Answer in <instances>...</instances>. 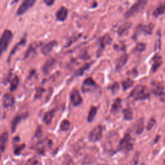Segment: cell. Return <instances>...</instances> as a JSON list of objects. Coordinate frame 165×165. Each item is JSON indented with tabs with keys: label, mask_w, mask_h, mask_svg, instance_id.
<instances>
[{
	"label": "cell",
	"mask_w": 165,
	"mask_h": 165,
	"mask_svg": "<svg viewBox=\"0 0 165 165\" xmlns=\"http://www.w3.org/2000/svg\"><path fill=\"white\" fill-rule=\"evenodd\" d=\"M128 55L126 53L123 54L121 57L117 60V62H116V65H115L116 70H121L124 66V65H125L127 61H128Z\"/></svg>",
	"instance_id": "cell-18"
},
{
	"label": "cell",
	"mask_w": 165,
	"mask_h": 165,
	"mask_svg": "<svg viewBox=\"0 0 165 165\" xmlns=\"http://www.w3.org/2000/svg\"><path fill=\"white\" fill-rule=\"evenodd\" d=\"M103 136V127L101 125L96 126L90 132L88 139L91 142H95L100 141Z\"/></svg>",
	"instance_id": "cell-9"
},
{
	"label": "cell",
	"mask_w": 165,
	"mask_h": 165,
	"mask_svg": "<svg viewBox=\"0 0 165 165\" xmlns=\"http://www.w3.org/2000/svg\"><path fill=\"white\" fill-rule=\"evenodd\" d=\"M135 131L137 134H141L144 130V119L141 118L136 123V125L134 126Z\"/></svg>",
	"instance_id": "cell-24"
},
{
	"label": "cell",
	"mask_w": 165,
	"mask_h": 165,
	"mask_svg": "<svg viewBox=\"0 0 165 165\" xmlns=\"http://www.w3.org/2000/svg\"><path fill=\"white\" fill-rule=\"evenodd\" d=\"M90 66H91V64H86L85 66H82V68H81L80 70L77 71V73H76V76H82V75L83 74L85 71L86 70H87L89 68Z\"/></svg>",
	"instance_id": "cell-34"
},
{
	"label": "cell",
	"mask_w": 165,
	"mask_h": 165,
	"mask_svg": "<svg viewBox=\"0 0 165 165\" xmlns=\"http://www.w3.org/2000/svg\"><path fill=\"white\" fill-rule=\"evenodd\" d=\"M63 165H70V163H69V162H66V163H65V164H63Z\"/></svg>",
	"instance_id": "cell-41"
},
{
	"label": "cell",
	"mask_w": 165,
	"mask_h": 165,
	"mask_svg": "<svg viewBox=\"0 0 165 165\" xmlns=\"http://www.w3.org/2000/svg\"><path fill=\"white\" fill-rule=\"evenodd\" d=\"M45 92V89L43 88L39 87L37 88L36 90V93L35 95V99H39L40 97L42 96L43 93Z\"/></svg>",
	"instance_id": "cell-36"
},
{
	"label": "cell",
	"mask_w": 165,
	"mask_h": 165,
	"mask_svg": "<svg viewBox=\"0 0 165 165\" xmlns=\"http://www.w3.org/2000/svg\"><path fill=\"white\" fill-rule=\"evenodd\" d=\"M108 88L111 90V91L113 94H115L119 89V85L118 82H114V83L112 84L111 86H110V87H108Z\"/></svg>",
	"instance_id": "cell-33"
},
{
	"label": "cell",
	"mask_w": 165,
	"mask_h": 165,
	"mask_svg": "<svg viewBox=\"0 0 165 165\" xmlns=\"http://www.w3.org/2000/svg\"><path fill=\"white\" fill-rule=\"evenodd\" d=\"M55 110H49L45 114L44 117H43V122L46 124L47 125H50L52 121V119H53L54 115H55Z\"/></svg>",
	"instance_id": "cell-20"
},
{
	"label": "cell",
	"mask_w": 165,
	"mask_h": 165,
	"mask_svg": "<svg viewBox=\"0 0 165 165\" xmlns=\"http://www.w3.org/2000/svg\"><path fill=\"white\" fill-rule=\"evenodd\" d=\"M153 63L152 66V72L155 73L163 64V58L161 55L156 54L152 59Z\"/></svg>",
	"instance_id": "cell-13"
},
{
	"label": "cell",
	"mask_w": 165,
	"mask_h": 165,
	"mask_svg": "<svg viewBox=\"0 0 165 165\" xmlns=\"http://www.w3.org/2000/svg\"><path fill=\"white\" fill-rule=\"evenodd\" d=\"M26 165H41V164L39 160L36 158H32L28 161Z\"/></svg>",
	"instance_id": "cell-37"
},
{
	"label": "cell",
	"mask_w": 165,
	"mask_h": 165,
	"mask_svg": "<svg viewBox=\"0 0 165 165\" xmlns=\"http://www.w3.org/2000/svg\"><path fill=\"white\" fill-rule=\"evenodd\" d=\"M156 123V120L154 118H151L150 119L148 124H147V130H148V131L151 130L153 127V126L155 125Z\"/></svg>",
	"instance_id": "cell-35"
},
{
	"label": "cell",
	"mask_w": 165,
	"mask_h": 165,
	"mask_svg": "<svg viewBox=\"0 0 165 165\" xmlns=\"http://www.w3.org/2000/svg\"><path fill=\"white\" fill-rule=\"evenodd\" d=\"M164 11H165V5L164 4L160 5L154 11H153V16L156 18L158 17L159 16H160V15L164 14Z\"/></svg>",
	"instance_id": "cell-27"
},
{
	"label": "cell",
	"mask_w": 165,
	"mask_h": 165,
	"mask_svg": "<svg viewBox=\"0 0 165 165\" xmlns=\"http://www.w3.org/2000/svg\"><path fill=\"white\" fill-rule=\"evenodd\" d=\"M58 42L56 41H51L41 48V53L45 55H49L52 49L57 45Z\"/></svg>",
	"instance_id": "cell-15"
},
{
	"label": "cell",
	"mask_w": 165,
	"mask_h": 165,
	"mask_svg": "<svg viewBox=\"0 0 165 165\" xmlns=\"http://www.w3.org/2000/svg\"><path fill=\"white\" fill-rule=\"evenodd\" d=\"M150 93L148 87L142 85H138L135 87L131 92L129 98H132L135 101L144 100L149 98Z\"/></svg>",
	"instance_id": "cell-1"
},
{
	"label": "cell",
	"mask_w": 165,
	"mask_h": 165,
	"mask_svg": "<svg viewBox=\"0 0 165 165\" xmlns=\"http://www.w3.org/2000/svg\"><path fill=\"white\" fill-rule=\"evenodd\" d=\"M69 10L65 7H61L55 14L56 20L59 21H64L68 16Z\"/></svg>",
	"instance_id": "cell-16"
},
{
	"label": "cell",
	"mask_w": 165,
	"mask_h": 165,
	"mask_svg": "<svg viewBox=\"0 0 165 165\" xmlns=\"http://www.w3.org/2000/svg\"><path fill=\"white\" fill-rule=\"evenodd\" d=\"M55 63H56V61L54 59L50 58L49 59H48L42 67L43 72L45 74L49 73L50 71L55 65Z\"/></svg>",
	"instance_id": "cell-17"
},
{
	"label": "cell",
	"mask_w": 165,
	"mask_h": 165,
	"mask_svg": "<svg viewBox=\"0 0 165 165\" xmlns=\"http://www.w3.org/2000/svg\"><path fill=\"white\" fill-rule=\"evenodd\" d=\"M35 3V0H25L24 1L22 2L17 10V16H21L25 14L30 8H31L34 5Z\"/></svg>",
	"instance_id": "cell-10"
},
{
	"label": "cell",
	"mask_w": 165,
	"mask_h": 165,
	"mask_svg": "<svg viewBox=\"0 0 165 165\" xmlns=\"http://www.w3.org/2000/svg\"><path fill=\"white\" fill-rule=\"evenodd\" d=\"M147 4V1H139L130 7V8L126 11V12L125 14V18L128 19L131 17L134 16V15L138 14L139 12L145 9Z\"/></svg>",
	"instance_id": "cell-3"
},
{
	"label": "cell",
	"mask_w": 165,
	"mask_h": 165,
	"mask_svg": "<svg viewBox=\"0 0 165 165\" xmlns=\"http://www.w3.org/2000/svg\"><path fill=\"white\" fill-rule=\"evenodd\" d=\"M153 28H154V25L153 23H149L148 25H138L136 27V32L134 34L132 38L134 40H137L139 36L141 34H144L145 35H151Z\"/></svg>",
	"instance_id": "cell-4"
},
{
	"label": "cell",
	"mask_w": 165,
	"mask_h": 165,
	"mask_svg": "<svg viewBox=\"0 0 165 165\" xmlns=\"http://www.w3.org/2000/svg\"><path fill=\"white\" fill-rule=\"evenodd\" d=\"M119 148L123 151H130L133 148L132 137L129 134H126L119 143Z\"/></svg>",
	"instance_id": "cell-8"
},
{
	"label": "cell",
	"mask_w": 165,
	"mask_h": 165,
	"mask_svg": "<svg viewBox=\"0 0 165 165\" xmlns=\"http://www.w3.org/2000/svg\"><path fill=\"white\" fill-rule=\"evenodd\" d=\"M25 43H26V38H23L20 41V42H19L18 43H17L16 45L14 47V48H12V50H11L9 58H10L11 55H12L13 54H14L15 53H16V52L18 50V48H20V47L24 46L25 45Z\"/></svg>",
	"instance_id": "cell-29"
},
{
	"label": "cell",
	"mask_w": 165,
	"mask_h": 165,
	"mask_svg": "<svg viewBox=\"0 0 165 165\" xmlns=\"http://www.w3.org/2000/svg\"><path fill=\"white\" fill-rule=\"evenodd\" d=\"M13 34L10 30H5L0 38V57L4 53L12 41Z\"/></svg>",
	"instance_id": "cell-2"
},
{
	"label": "cell",
	"mask_w": 165,
	"mask_h": 165,
	"mask_svg": "<svg viewBox=\"0 0 165 165\" xmlns=\"http://www.w3.org/2000/svg\"><path fill=\"white\" fill-rule=\"evenodd\" d=\"M0 159H1V153H0Z\"/></svg>",
	"instance_id": "cell-42"
},
{
	"label": "cell",
	"mask_w": 165,
	"mask_h": 165,
	"mask_svg": "<svg viewBox=\"0 0 165 165\" xmlns=\"http://www.w3.org/2000/svg\"><path fill=\"white\" fill-rule=\"evenodd\" d=\"M24 148H25V145H22L19 146L18 147H17L16 149H15L14 153L16 155H19L21 153L22 150H23Z\"/></svg>",
	"instance_id": "cell-38"
},
{
	"label": "cell",
	"mask_w": 165,
	"mask_h": 165,
	"mask_svg": "<svg viewBox=\"0 0 165 165\" xmlns=\"http://www.w3.org/2000/svg\"><path fill=\"white\" fill-rule=\"evenodd\" d=\"M118 140V135L115 132H110L107 136L106 142H105V148L108 149V151H114L116 148Z\"/></svg>",
	"instance_id": "cell-6"
},
{
	"label": "cell",
	"mask_w": 165,
	"mask_h": 165,
	"mask_svg": "<svg viewBox=\"0 0 165 165\" xmlns=\"http://www.w3.org/2000/svg\"><path fill=\"white\" fill-rule=\"evenodd\" d=\"M15 102L14 97L9 93H6L3 96L2 103L3 105L5 108H9L10 107H12L14 105Z\"/></svg>",
	"instance_id": "cell-14"
},
{
	"label": "cell",
	"mask_w": 165,
	"mask_h": 165,
	"mask_svg": "<svg viewBox=\"0 0 165 165\" xmlns=\"http://www.w3.org/2000/svg\"><path fill=\"white\" fill-rule=\"evenodd\" d=\"M9 135L7 132H4L2 134L1 136H0V150H1L2 152L5 151Z\"/></svg>",
	"instance_id": "cell-23"
},
{
	"label": "cell",
	"mask_w": 165,
	"mask_h": 165,
	"mask_svg": "<svg viewBox=\"0 0 165 165\" xmlns=\"http://www.w3.org/2000/svg\"><path fill=\"white\" fill-rule=\"evenodd\" d=\"M95 165H100V164H95Z\"/></svg>",
	"instance_id": "cell-43"
},
{
	"label": "cell",
	"mask_w": 165,
	"mask_h": 165,
	"mask_svg": "<svg viewBox=\"0 0 165 165\" xmlns=\"http://www.w3.org/2000/svg\"><path fill=\"white\" fill-rule=\"evenodd\" d=\"M70 101L72 104L75 107H77L82 103V99L81 96L80 92L76 88H74L72 90L70 93Z\"/></svg>",
	"instance_id": "cell-11"
},
{
	"label": "cell",
	"mask_w": 165,
	"mask_h": 165,
	"mask_svg": "<svg viewBox=\"0 0 165 165\" xmlns=\"http://www.w3.org/2000/svg\"><path fill=\"white\" fill-rule=\"evenodd\" d=\"M114 48L115 50H122L121 49V48H122V49L124 50V48H125V45L121 43V45H115Z\"/></svg>",
	"instance_id": "cell-39"
},
{
	"label": "cell",
	"mask_w": 165,
	"mask_h": 165,
	"mask_svg": "<svg viewBox=\"0 0 165 165\" xmlns=\"http://www.w3.org/2000/svg\"><path fill=\"white\" fill-rule=\"evenodd\" d=\"M98 88L96 82L92 77H88L83 81L81 86V91L82 93H86L87 92H92Z\"/></svg>",
	"instance_id": "cell-7"
},
{
	"label": "cell",
	"mask_w": 165,
	"mask_h": 165,
	"mask_svg": "<svg viewBox=\"0 0 165 165\" xmlns=\"http://www.w3.org/2000/svg\"><path fill=\"white\" fill-rule=\"evenodd\" d=\"M112 42V39L109 34L104 35L101 38L99 39V50L97 51V56H100L102 51L104 50V48L107 45H110Z\"/></svg>",
	"instance_id": "cell-12"
},
{
	"label": "cell",
	"mask_w": 165,
	"mask_h": 165,
	"mask_svg": "<svg viewBox=\"0 0 165 165\" xmlns=\"http://www.w3.org/2000/svg\"><path fill=\"white\" fill-rule=\"evenodd\" d=\"M71 124L70 122L67 119H64L63 121L61 123L60 125V129H61L63 132H66V131L69 130L70 128Z\"/></svg>",
	"instance_id": "cell-30"
},
{
	"label": "cell",
	"mask_w": 165,
	"mask_h": 165,
	"mask_svg": "<svg viewBox=\"0 0 165 165\" xmlns=\"http://www.w3.org/2000/svg\"><path fill=\"white\" fill-rule=\"evenodd\" d=\"M54 2L55 1L54 0H44V3H45L47 6H52L54 4Z\"/></svg>",
	"instance_id": "cell-40"
},
{
	"label": "cell",
	"mask_w": 165,
	"mask_h": 165,
	"mask_svg": "<svg viewBox=\"0 0 165 165\" xmlns=\"http://www.w3.org/2000/svg\"><path fill=\"white\" fill-rule=\"evenodd\" d=\"M19 82H20V79H19L18 76H15L10 82V90L11 92H14V91H16L19 85Z\"/></svg>",
	"instance_id": "cell-31"
},
{
	"label": "cell",
	"mask_w": 165,
	"mask_h": 165,
	"mask_svg": "<svg viewBox=\"0 0 165 165\" xmlns=\"http://www.w3.org/2000/svg\"><path fill=\"white\" fill-rule=\"evenodd\" d=\"M97 108L96 107H92L91 108V110L89 111V113L88 115V117H87V121L88 123H92L93 119H94L96 115L97 114Z\"/></svg>",
	"instance_id": "cell-26"
},
{
	"label": "cell",
	"mask_w": 165,
	"mask_h": 165,
	"mask_svg": "<svg viewBox=\"0 0 165 165\" xmlns=\"http://www.w3.org/2000/svg\"><path fill=\"white\" fill-rule=\"evenodd\" d=\"M146 50V44L144 43H138L134 48V51L137 52H142Z\"/></svg>",
	"instance_id": "cell-32"
},
{
	"label": "cell",
	"mask_w": 165,
	"mask_h": 165,
	"mask_svg": "<svg viewBox=\"0 0 165 165\" xmlns=\"http://www.w3.org/2000/svg\"><path fill=\"white\" fill-rule=\"evenodd\" d=\"M121 108V99L120 97H118L115 99L111 107V112L112 114H115L120 110Z\"/></svg>",
	"instance_id": "cell-21"
},
{
	"label": "cell",
	"mask_w": 165,
	"mask_h": 165,
	"mask_svg": "<svg viewBox=\"0 0 165 165\" xmlns=\"http://www.w3.org/2000/svg\"><path fill=\"white\" fill-rule=\"evenodd\" d=\"M25 118H26V116L24 115H16V117L13 119L12 123H11V131H12V133L16 131L18 124L20 123L22 120L25 119Z\"/></svg>",
	"instance_id": "cell-19"
},
{
	"label": "cell",
	"mask_w": 165,
	"mask_h": 165,
	"mask_svg": "<svg viewBox=\"0 0 165 165\" xmlns=\"http://www.w3.org/2000/svg\"><path fill=\"white\" fill-rule=\"evenodd\" d=\"M134 85V81L132 80L130 78L126 79V80L123 81L122 82V87L123 91H126L130 87H132Z\"/></svg>",
	"instance_id": "cell-28"
},
{
	"label": "cell",
	"mask_w": 165,
	"mask_h": 165,
	"mask_svg": "<svg viewBox=\"0 0 165 165\" xmlns=\"http://www.w3.org/2000/svg\"><path fill=\"white\" fill-rule=\"evenodd\" d=\"M123 118L126 121H130L133 119V112L130 108H127L123 110Z\"/></svg>",
	"instance_id": "cell-25"
},
{
	"label": "cell",
	"mask_w": 165,
	"mask_h": 165,
	"mask_svg": "<svg viewBox=\"0 0 165 165\" xmlns=\"http://www.w3.org/2000/svg\"><path fill=\"white\" fill-rule=\"evenodd\" d=\"M152 91L153 94L159 97L160 99L164 102V87L163 82L153 81L152 82Z\"/></svg>",
	"instance_id": "cell-5"
},
{
	"label": "cell",
	"mask_w": 165,
	"mask_h": 165,
	"mask_svg": "<svg viewBox=\"0 0 165 165\" xmlns=\"http://www.w3.org/2000/svg\"><path fill=\"white\" fill-rule=\"evenodd\" d=\"M132 27V23L131 22H126V23L122 24L118 29V34L119 36H122L128 31Z\"/></svg>",
	"instance_id": "cell-22"
}]
</instances>
